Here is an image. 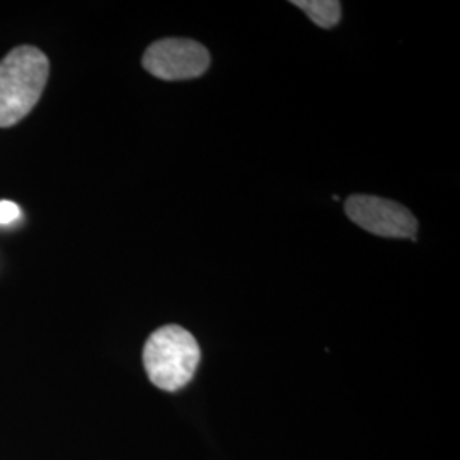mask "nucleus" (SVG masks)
I'll use <instances>...</instances> for the list:
<instances>
[{
  "label": "nucleus",
  "mask_w": 460,
  "mask_h": 460,
  "mask_svg": "<svg viewBox=\"0 0 460 460\" xmlns=\"http://www.w3.org/2000/svg\"><path fill=\"white\" fill-rule=\"evenodd\" d=\"M292 4L324 30L334 28L341 19V2L338 0H294Z\"/></svg>",
  "instance_id": "5"
},
{
  "label": "nucleus",
  "mask_w": 460,
  "mask_h": 460,
  "mask_svg": "<svg viewBox=\"0 0 460 460\" xmlns=\"http://www.w3.org/2000/svg\"><path fill=\"white\" fill-rule=\"evenodd\" d=\"M201 358L195 336L181 326H164L150 334L144 367L150 382L163 391H180L197 372Z\"/></svg>",
  "instance_id": "2"
},
{
  "label": "nucleus",
  "mask_w": 460,
  "mask_h": 460,
  "mask_svg": "<svg viewBox=\"0 0 460 460\" xmlns=\"http://www.w3.org/2000/svg\"><path fill=\"white\" fill-rule=\"evenodd\" d=\"M144 66L163 81H188L203 75L210 66V53L201 43L182 38L155 41L144 55Z\"/></svg>",
  "instance_id": "3"
},
{
  "label": "nucleus",
  "mask_w": 460,
  "mask_h": 460,
  "mask_svg": "<svg viewBox=\"0 0 460 460\" xmlns=\"http://www.w3.org/2000/svg\"><path fill=\"white\" fill-rule=\"evenodd\" d=\"M346 215L363 230L389 239H414L416 217L401 203L372 195H353L345 203Z\"/></svg>",
  "instance_id": "4"
},
{
  "label": "nucleus",
  "mask_w": 460,
  "mask_h": 460,
  "mask_svg": "<svg viewBox=\"0 0 460 460\" xmlns=\"http://www.w3.org/2000/svg\"><path fill=\"white\" fill-rule=\"evenodd\" d=\"M19 214H21L19 207L14 201H7V199L0 201V226H7V224L16 222Z\"/></svg>",
  "instance_id": "6"
},
{
  "label": "nucleus",
  "mask_w": 460,
  "mask_h": 460,
  "mask_svg": "<svg viewBox=\"0 0 460 460\" xmlns=\"http://www.w3.org/2000/svg\"><path fill=\"white\" fill-rule=\"evenodd\" d=\"M49 74L47 55L36 47H17L0 62V128H9L33 110Z\"/></svg>",
  "instance_id": "1"
}]
</instances>
